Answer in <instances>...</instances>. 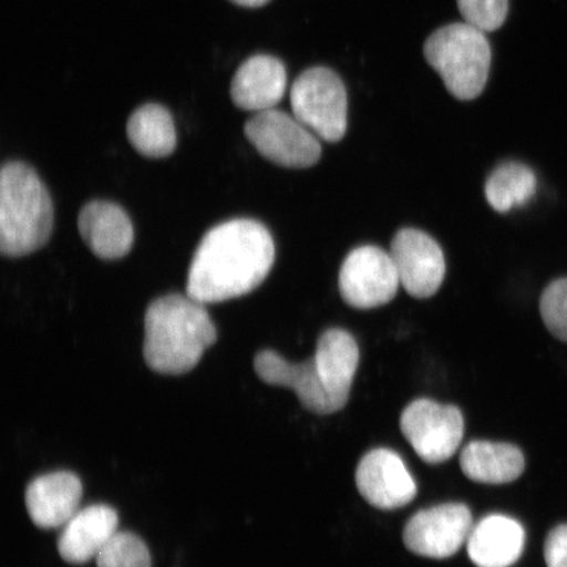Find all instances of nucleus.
<instances>
[{
  "label": "nucleus",
  "mask_w": 567,
  "mask_h": 567,
  "mask_svg": "<svg viewBox=\"0 0 567 567\" xmlns=\"http://www.w3.org/2000/svg\"><path fill=\"white\" fill-rule=\"evenodd\" d=\"M274 261V239L264 224L230 219L203 237L189 267L187 295L204 305L237 299L266 280Z\"/></svg>",
  "instance_id": "obj_1"
},
{
  "label": "nucleus",
  "mask_w": 567,
  "mask_h": 567,
  "mask_svg": "<svg viewBox=\"0 0 567 567\" xmlns=\"http://www.w3.org/2000/svg\"><path fill=\"white\" fill-rule=\"evenodd\" d=\"M217 338L208 310L188 295H167L148 305L144 358L154 372L193 371Z\"/></svg>",
  "instance_id": "obj_2"
},
{
  "label": "nucleus",
  "mask_w": 567,
  "mask_h": 567,
  "mask_svg": "<svg viewBox=\"0 0 567 567\" xmlns=\"http://www.w3.org/2000/svg\"><path fill=\"white\" fill-rule=\"evenodd\" d=\"M53 203L45 184L31 166L9 162L0 173V252L23 258L51 239Z\"/></svg>",
  "instance_id": "obj_3"
},
{
  "label": "nucleus",
  "mask_w": 567,
  "mask_h": 567,
  "mask_svg": "<svg viewBox=\"0 0 567 567\" xmlns=\"http://www.w3.org/2000/svg\"><path fill=\"white\" fill-rule=\"evenodd\" d=\"M429 65L458 101H473L484 91L492 66L485 32L470 23H452L432 33L423 48Z\"/></svg>",
  "instance_id": "obj_4"
},
{
  "label": "nucleus",
  "mask_w": 567,
  "mask_h": 567,
  "mask_svg": "<svg viewBox=\"0 0 567 567\" xmlns=\"http://www.w3.org/2000/svg\"><path fill=\"white\" fill-rule=\"evenodd\" d=\"M290 105L318 138L334 144L344 137L349 99L336 71L322 66L303 71L290 89Z\"/></svg>",
  "instance_id": "obj_5"
},
{
  "label": "nucleus",
  "mask_w": 567,
  "mask_h": 567,
  "mask_svg": "<svg viewBox=\"0 0 567 567\" xmlns=\"http://www.w3.org/2000/svg\"><path fill=\"white\" fill-rule=\"evenodd\" d=\"M245 134L261 157L275 165L309 168L321 159L322 146L316 134L286 112H258L246 123Z\"/></svg>",
  "instance_id": "obj_6"
},
{
  "label": "nucleus",
  "mask_w": 567,
  "mask_h": 567,
  "mask_svg": "<svg viewBox=\"0 0 567 567\" xmlns=\"http://www.w3.org/2000/svg\"><path fill=\"white\" fill-rule=\"evenodd\" d=\"M401 431L424 463H445L464 439V416L458 408L431 400H415L403 410Z\"/></svg>",
  "instance_id": "obj_7"
},
{
  "label": "nucleus",
  "mask_w": 567,
  "mask_h": 567,
  "mask_svg": "<svg viewBox=\"0 0 567 567\" xmlns=\"http://www.w3.org/2000/svg\"><path fill=\"white\" fill-rule=\"evenodd\" d=\"M401 286L392 255L375 246L354 248L339 271V292L347 305L368 310L392 301Z\"/></svg>",
  "instance_id": "obj_8"
},
{
  "label": "nucleus",
  "mask_w": 567,
  "mask_h": 567,
  "mask_svg": "<svg viewBox=\"0 0 567 567\" xmlns=\"http://www.w3.org/2000/svg\"><path fill=\"white\" fill-rule=\"evenodd\" d=\"M473 529L470 507L463 503L422 509L408 522L403 543L416 556L444 559L466 545Z\"/></svg>",
  "instance_id": "obj_9"
},
{
  "label": "nucleus",
  "mask_w": 567,
  "mask_h": 567,
  "mask_svg": "<svg viewBox=\"0 0 567 567\" xmlns=\"http://www.w3.org/2000/svg\"><path fill=\"white\" fill-rule=\"evenodd\" d=\"M390 255L399 272L401 286L415 299L434 296L445 278L442 247L427 233L402 229L395 234Z\"/></svg>",
  "instance_id": "obj_10"
},
{
  "label": "nucleus",
  "mask_w": 567,
  "mask_h": 567,
  "mask_svg": "<svg viewBox=\"0 0 567 567\" xmlns=\"http://www.w3.org/2000/svg\"><path fill=\"white\" fill-rule=\"evenodd\" d=\"M354 481L361 496L379 509H396L413 502L417 487L399 453L378 449L360 460Z\"/></svg>",
  "instance_id": "obj_11"
},
{
  "label": "nucleus",
  "mask_w": 567,
  "mask_h": 567,
  "mask_svg": "<svg viewBox=\"0 0 567 567\" xmlns=\"http://www.w3.org/2000/svg\"><path fill=\"white\" fill-rule=\"evenodd\" d=\"M255 372L266 384L292 389L301 405L318 415L337 413L328 390L319 378L316 361L290 363L272 350H264L254 359Z\"/></svg>",
  "instance_id": "obj_12"
},
{
  "label": "nucleus",
  "mask_w": 567,
  "mask_h": 567,
  "mask_svg": "<svg viewBox=\"0 0 567 567\" xmlns=\"http://www.w3.org/2000/svg\"><path fill=\"white\" fill-rule=\"evenodd\" d=\"M80 477L71 472H54L35 477L25 491V506L35 526L59 528L73 517L82 499Z\"/></svg>",
  "instance_id": "obj_13"
},
{
  "label": "nucleus",
  "mask_w": 567,
  "mask_h": 567,
  "mask_svg": "<svg viewBox=\"0 0 567 567\" xmlns=\"http://www.w3.org/2000/svg\"><path fill=\"white\" fill-rule=\"evenodd\" d=\"M287 91L286 65L274 55L257 54L234 74L230 95L240 110L264 112L275 109Z\"/></svg>",
  "instance_id": "obj_14"
},
{
  "label": "nucleus",
  "mask_w": 567,
  "mask_h": 567,
  "mask_svg": "<svg viewBox=\"0 0 567 567\" xmlns=\"http://www.w3.org/2000/svg\"><path fill=\"white\" fill-rule=\"evenodd\" d=\"M78 229L84 244L97 258L115 260L125 257L134 243L130 216L110 202H91L78 216Z\"/></svg>",
  "instance_id": "obj_15"
},
{
  "label": "nucleus",
  "mask_w": 567,
  "mask_h": 567,
  "mask_svg": "<svg viewBox=\"0 0 567 567\" xmlns=\"http://www.w3.org/2000/svg\"><path fill=\"white\" fill-rule=\"evenodd\" d=\"M319 378L330 395L337 411L349 402L360 352L357 340L349 331L329 329L318 339L313 357Z\"/></svg>",
  "instance_id": "obj_16"
},
{
  "label": "nucleus",
  "mask_w": 567,
  "mask_h": 567,
  "mask_svg": "<svg viewBox=\"0 0 567 567\" xmlns=\"http://www.w3.org/2000/svg\"><path fill=\"white\" fill-rule=\"evenodd\" d=\"M118 515L106 505H92L78 513L63 526L59 551L69 564H84L96 558L116 534Z\"/></svg>",
  "instance_id": "obj_17"
},
{
  "label": "nucleus",
  "mask_w": 567,
  "mask_h": 567,
  "mask_svg": "<svg viewBox=\"0 0 567 567\" xmlns=\"http://www.w3.org/2000/svg\"><path fill=\"white\" fill-rule=\"evenodd\" d=\"M526 545L522 524L505 515H488L473 526L466 549L477 567H509L517 563Z\"/></svg>",
  "instance_id": "obj_18"
},
{
  "label": "nucleus",
  "mask_w": 567,
  "mask_h": 567,
  "mask_svg": "<svg viewBox=\"0 0 567 567\" xmlns=\"http://www.w3.org/2000/svg\"><path fill=\"white\" fill-rule=\"evenodd\" d=\"M524 466L523 452L507 443L472 442L460 455L461 471L478 484H509L522 476Z\"/></svg>",
  "instance_id": "obj_19"
},
{
  "label": "nucleus",
  "mask_w": 567,
  "mask_h": 567,
  "mask_svg": "<svg viewBox=\"0 0 567 567\" xmlns=\"http://www.w3.org/2000/svg\"><path fill=\"white\" fill-rule=\"evenodd\" d=\"M126 133L132 146L146 158H166L176 148L174 118L161 104H144L134 111L127 120Z\"/></svg>",
  "instance_id": "obj_20"
},
{
  "label": "nucleus",
  "mask_w": 567,
  "mask_h": 567,
  "mask_svg": "<svg viewBox=\"0 0 567 567\" xmlns=\"http://www.w3.org/2000/svg\"><path fill=\"white\" fill-rule=\"evenodd\" d=\"M537 179L534 169L522 162L502 163L487 177L485 196L498 213H508L526 205L535 196Z\"/></svg>",
  "instance_id": "obj_21"
},
{
  "label": "nucleus",
  "mask_w": 567,
  "mask_h": 567,
  "mask_svg": "<svg viewBox=\"0 0 567 567\" xmlns=\"http://www.w3.org/2000/svg\"><path fill=\"white\" fill-rule=\"evenodd\" d=\"M97 567H152L151 551L132 532H116L96 557Z\"/></svg>",
  "instance_id": "obj_22"
},
{
  "label": "nucleus",
  "mask_w": 567,
  "mask_h": 567,
  "mask_svg": "<svg viewBox=\"0 0 567 567\" xmlns=\"http://www.w3.org/2000/svg\"><path fill=\"white\" fill-rule=\"evenodd\" d=\"M540 313L550 334L567 343V278L551 281L544 289Z\"/></svg>",
  "instance_id": "obj_23"
},
{
  "label": "nucleus",
  "mask_w": 567,
  "mask_h": 567,
  "mask_svg": "<svg viewBox=\"0 0 567 567\" xmlns=\"http://www.w3.org/2000/svg\"><path fill=\"white\" fill-rule=\"evenodd\" d=\"M457 4L466 23L484 32L499 30L508 13V0H457Z\"/></svg>",
  "instance_id": "obj_24"
},
{
  "label": "nucleus",
  "mask_w": 567,
  "mask_h": 567,
  "mask_svg": "<svg viewBox=\"0 0 567 567\" xmlns=\"http://www.w3.org/2000/svg\"><path fill=\"white\" fill-rule=\"evenodd\" d=\"M544 558L548 567H567V524L549 532L544 545Z\"/></svg>",
  "instance_id": "obj_25"
},
{
  "label": "nucleus",
  "mask_w": 567,
  "mask_h": 567,
  "mask_svg": "<svg viewBox=\"0 0 567 567\" xmlns=\"http://www.w3.org/2000/svg\"><path fill=\"white\" fill-rule=\"evenodd\" d=\"M233 3L247 7V9H258V7L266 6L269 0H231Z\"/></svg>",
  "instance_id": "obj_26"
}]
</instances>
